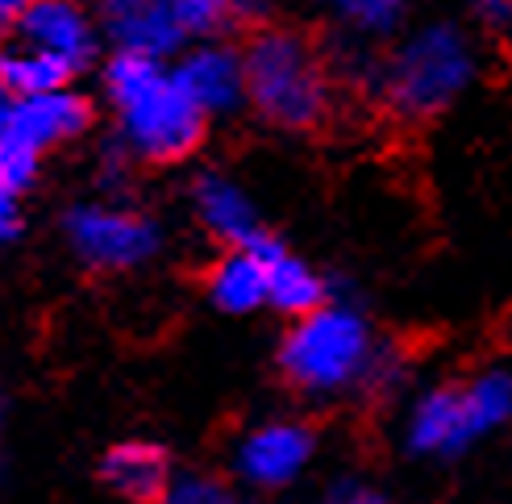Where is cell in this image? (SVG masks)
<instances>
[{"mask_svg":"<svg viewBox=\"0 0 512 504\" xmlns=\"http://www.w3.org/2000/svg\"><path fill=\"white\" fill-rule=\"evenodd\" d=\"M105 88L117 105L121 134L138 159L175 163L200 146L209 113L188 96L179 75L163 67V59L117 50V59L105 71Z\"/></svg>","mask_w":512,"mask_h":504,"instance_id":"6da1fadb","label":"cell"},{"mask_svg":"<svg viewBox=\"0 0 512 504\" xmlns=\"http://www.w3.org/2000/svg\"><path fill=\"white\" fill-rule=\"evenodd\" d=\"M246 100L275 130H317L329 113V75L309 38L292 30H263L242 50Z\"/></svg>","mask_w":512,"mask_h":504,"instance_id":"7a4b0ae2","label":"cell"},{"mask_svg":"<svg viewBox=\"0 0 512 504\" xmlns=\"http://www.w3.org/2000/svg\"><path fill=\"white\" fill-rule=\"evenodd\" d=\"M471 75V38L458 25H425L396 50V59L383 71V96L408 121L438 117L471 84Z\"/></svg>","mask_w":512,"mask_h":504,"instance_id":"3957f363","label":"cell"},{"mask_svg":"<svg viewBox=\"0 0 512 504\" xmlns=\"http://www.w3.org/2000/svg\"><path fill=\"white\" fill-rule=\"evenodd\" d=\"M371 363V334L350 309H313L284 338L279 371L300 392H329L350 384Z\"/></svg>","mask_w":512,"mask_h":504,"instance_id":"277c9868","label":"cell"},{"mask_svg":"<svg viewBox=\"0 0 512 504\" xmlns=\"http://www.w3.org/2000/svg\"><path fill=\"white\" fill-rule=\"evenodd\" d=\"M117 50L167 59L192 38H213L229 21L225 0H96Z\"/></svg>","mask_w":512,"mask_h":504,"instance_id":"5b68a950","label":"cell"},{"mask_svg":"<svg viewBox=\"0 0 512 504\" xmlns=\"http://www.w3.org/2000/svg\"><path fill=\"white\" fill-rule=\"evenodd\" d=\"M67 242L88 267L125 271L146 263L159 250V225L142 213L80 205L67 213Z\"/></svg>","mask_w":512,"mask_h":504,"instance_id":"8992f818","label":"cell"},{"mask_svg":"<svg viewBox=\"0 0 512 504\" xmlns=\"http://www.w3.org/2000/svg\"><path fill=\"white\" fill-rule=\"evenodd\" d=\"M92 125V105L80 96V92H67V88H55V92H42V96H17V105L5 121V130L25 146H34L38 155L46 146H59L67 138H80Z\"/></svg>","mask_w":512,"mask_h":504,"instance_id":"52a82bcc","label":"cell"},{"mask_svg":"<svg viewBox=\"0 0 512 504\" xmlns=\"http://www.w3.org/2000/svg\"><path fill=\"white\" fill-rule=\"evenodd\" d=\"M175 75L209 117L238 109L246 100V59L238 55V50H229V46L204 42V46L188 50V55L179 59Z\"/></svg>","mask_w":512,"mask_h":504,"instance_id":"ba28073f","label":"cell"},{"mask_svg":"<svg viewBox=\"0 0 512 504\" xmlns=\"http://www.w3.org/2000/svg\"><path fill=\"white\" fill-rule=\"evenodd\" d=\"M17 34H21V42L59 55L75 71H80L96 55L92 17L75 5V0H34V5L25 9V17H21Z\"/></svg>","mask_w":512,"mask_h":504,"instance_id":"9c48e42d","label":"cell"},{"mask_svg":"<svg viewBox=\"0 0 512 504\" xmlns=\"http://www.w3.org/2000/svg\"><path fill=\"white\" fill-rule=\"evenodd\" d=\"M279 246L271 234H254L246 246H234L229 255L213 267L209 275V296L225 313H250L267 300V263L279 255Z\"/></svg>","mask_w":512,"mask_h":504,"instance_id":"30bf717a","label":"cell"},{"mask_svg":"<svg viewBox=\"0 0 512 504\" xmlns=\"http://www.w3.org/2000/svg\"><path fill=\"white\" fill-rule=\"evenodd\" d=\"M100 480L134 504H167L171 496V459L150 442H121L100 459Z\"/></svg>","mask_w":512,"mask_h":504,"instance_id":"8fae6325","label":"cell"},{"mask_svg":"<svg viewBox=\"0 0 512 504\" xmlns=\"http://www.w3.org/2000/svg\"><path fill=\"white\" fill-rule=\"evenodd\" d=\"M309 455H313V430H304V425H267V430L250 434L242 442L238 463L246 471V480L275 488V484H288L309 463Z\"/></svg>","mask_w":512,"mask_h":504,"instance_id":"7c38bea8","label":"cell"},{"mask_svg":"<svg viewBox=\"0 0 512 504\" xmlns=\"http://www.w3.org/2000/svg\"><path fill=\"white\" fill-rule=\"evenodd\" d=\"M479 430L471 421L467 388H438L421 400L413 417V450L421 455H450L463 442H471Z\"/></svg>","mask_w":512,"mask_h":504,"instance_id":"4fadbf2b","label":"cell"},{"mask_svg":"<svg viewBox=\"0 0 512 504\" xmlns=\"http://www.w3.org/2000/svg\"><path fill=\"white\" fill-rule=\"evenodd\" d=\"M192 200H196L200 221L209 225L217 238H225V242L246 246L254 234H263L259 217H254V209H250V200L242 196L238 184H229L225 175H200Z\"/></svg>","mask_w":512,"mask_h":504,"instance_id":"5bb4252c","label":"cell"},{"mask_svg":"<svg viewBox=\"0 0 512 504\" xmlns=\"http://www.w3.org/2000/svg\"><path fill=\"white\" fill-rule=\"evenodd\" d=\"M71 75H75L71 63H63L59 55L38 50L30 42H21L13 50H0V80H5V88L13 96H42V92L67 88Z\"/></svg>","mask_w":512,"mask_h":504,"instance_id":"9a60e30c","label":"cell"},{"mask_svg":"<svg viewBox=\"0 0 512 504\" xmlns=\"http://www.w3.org/2000/svg\"><path fill=\"white\" fill-rule=\"evenodd\" d=\"M267 300L292 317H304L325 305V284H321V275L309 271V263L292 259L288 250H279L267 263Z\"/></svg>","mask_w":512,"mask_h":504,"instance_id":"2e32d148","label":"cell"},{"mask_svg":"<svg viewBox=\"0 0 512 504\" xmlns=\"http://www.w3.org/2000/svg\"><path fill=\"white\" fill-rule=\"evenodd\" d=\"M321 5L363 34H392L408 9V0H321Z\"/></svg>","mask_w":512,"mask_h":504,"instance_id":"e0dca14e","label":"cell"},{"mask_svg":"<svg viewBox=\"0 0 512 504\" xmlns=\"http://www.w3.org/2000/svg\"><path fill=\"white\" fill-rule=\"evenodd\" d=\"M467 405H471V421L475 430H492V425L512 417V380L508 375H483V380L467 384Z\"/></svg>","mask_w":512,"mask_h":504,"instance_id":"ac0fdd59","label":"cell"},{"mask_svg":"<svg viewBox=\"0 0 512 504\" xmlns=\"http://www.w3.org/2000/svg\"><path fill=\"white\" fill-rule=\"evenodd\" d=\"M34 175H38V150L0 134V184L13 192H25L34 184Z\"/></svg>","mask_w":512,"mask_h":504,"instance_id":"d6986e66","label":"cell"},{"mask_svg":"<svg viewBox=\"0 0 512 504\" xmlns=\"http://www.w3.org/2000/svg\"><path fill=\"white\" fill-rule=\"evenodd\" d=\"M167 504H242V500L217 480H184L167 496Z\"/></svg>","mask_w":512,"mask_h":504,"instance_id":"ffe728a7","label":"cell"},{"mask_svg":"<svg viewBox=\"0 0 512 504\" xmlns=\"http://www.w3.org/2000/svg\"><path fill=\"white\" fill-rule=\"evenodd\" d=\"M467 5L483 25H492V30H504L512 21V0H467Z\"/></svg>","mask_w":512,"mask_h":504,"instance_id":"44dd1931","label":"cell"},{"mask_svg":"<svg viewBox=\"0 0 512 504\" xmlns=\"http://www.w3.org/2000/svg\"><path fill=\"white\" fill-rule=\"evenodd\" d=\"M17 230H21V217H17V192L0 184V242L17 238Z\"/></svg>","mask_w":512,"mask_h":504,"instance_id":"7402d4cb","label":"cell"},{"mask_svg":"<svg viewBox=\"0 0 512 504\" xmlns=\"http://www.w3.org/2000/svg\"><path fill=\"white\" fill-rule=\"evenodd\" d=\"M321 504H383V496H379V492H371V488L346 484V488H338V492H329Z\"/></svg>","mask_w":512,"mask_h":504,"instance_id":"603a6c76","label":"cell"},{"mask_svg":"<svg viewBox=\"0 0 512 504\" xmlns=\"http://www.w3.org/2000/svg\"><path fill=\"white\" fill-rule=\"evenodd\" d=\"M30 5L34 0H0V38H9V30H17Z\"/></svg>","mask_w":512,"mask_h":504,"instance_id":"cb8c5ba5","label":"cell"},{"mask_svg":"<svg viewBox=\"0 0 512 504\" xmlns=\"http://www.w3.org/2000/svg\"><path fill=\"white\" fill-rule=\"evenodd\" d=\"M229 13H242V17H254V13H263L267 0H225Z\"/></svg>","mask_w":512,"mask_h":504,"instance_id":"d4e9b609","label":"cell"},{"mask_svg":"<svg viewBox=\"0 0 512 504\" xmlns=\"http://www.w3.org/2000/svg\"><path fill=\"white\" fill-rule=\"evenodd\" d=\"M13 105H17V96H13L9 88H5V80H0V130H5V121H9Z\"/></svg>","mask_w":512,"mask_h":504,"instance_id":"484cf974","label":"cell"}]
</instances>
